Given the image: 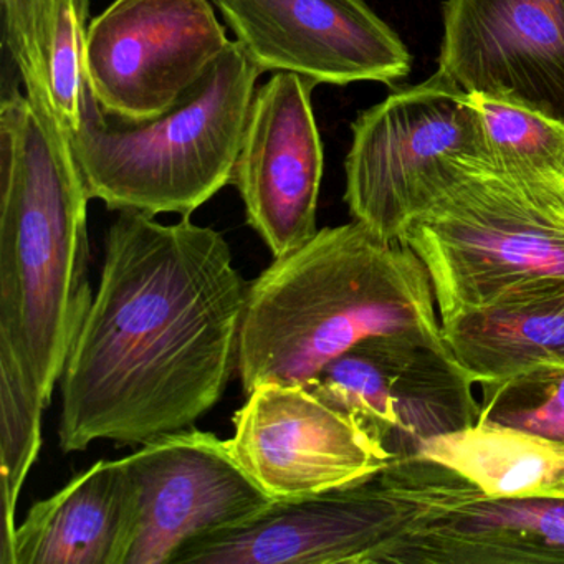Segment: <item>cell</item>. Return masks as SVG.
I'll use <instances>...</instances> for the list:
<instances>
[{
    "instance_id": "6da1fadb",
    "label": "cell",
    "mask_w": 564,
    "mask_h": 564,
    "mask_svg": "<svg viewBox=\"0 0 564 564\" xmlns=\"http://www.w3.org/2000/svg\"><path fill=\"white\" fill-rule=\"evenodd\" d=\"M249 289L213 227L121 210L61 379L62 451L193 427L237 371Z\"/></svg>"
},
{
    "instance_id": "7a4b0ae2",
    "label": "cell",
    "mask_w": 564,
    "mask_h": 564,
    "mask_svg": "<svg viewBox=\"0 0 564 564\" xmlns=\"http://www.w3.org/2000/svg\"><path fill=\"white\" fill-rule=\"evenodd\" d=\"M431 276L401 242L352 220L318 230L250 283L237 372L249 394L265 382L306 384L372 336L442 341Z\"/></svg>"
},
{
    "instance_id": "3957f363",
    "label": "cell",
    "mask_w": 564,
    "mask_h": 564,
    "mask_svg": "<svg viewBox=\"0 0 564 564\" xmlns=\"http://www.w3.org/2000/svg\"><path fill=\"white\" fill-rule=\"evenodd\" d=\"M88 200L67 131L12 88L0 105V341L47 405L94 300Z\"/></svg>"
},
{
    "instance_id": "277c9868",
    "label": "cell",
    "mask_w": 564,
    "mask_h": 564,
    "mask_svg": "<svg viewBox=\"0 0 564 564\" xmlns=\"http://www.w3.org/2000/svg\"><path fill=\"white\" fill-rule=\"evenodd\" d=\"M262 74L232 42L177 104L150 120L108 117L94 98L68 137L90 199L118 213L191 216L232 184Z\"/></svg>"
},
{
    "instance_id": "5b68a950",
    "label": "cell",
    "mask_w": 564,
    "mask_h": 564,
    "mask_svg": "<svg viewBox=\"0 0 564 564\" xmlns=\"http://www.w3.org/2000/svg\"><path fill=\"white\" fill-rule=\"evenodd\" d=\"M399 242L427 269L441 322L508 290L564 279V189L468 164Z\"/></svg>"
},
{
    "instance_id": "8992f818",
    "label": "cell",
    "mask_w": 564,
    "mask_h": 564,
    "mask_svg": "<svg viewBox=\"0 0 564 564\" xmlns=\"http://www.w3.org/2000/svg\"><path fill=\"white\" fill-rule=\"evenodd\" d=\"M351 131L346 204L352 219L392 242L468 164L488 160L470 94L441 72L362 111Z\"/></svg>"
},
{
    "instance_id": "52a82bcc",
    "label": "cell",
    "mask_w": 564,
    "mask_h": 564,
    "mask_svg": "<svg viewBox=\"0 0 564 564\" xmlns=\"http://www.w3.org/2000/svg\"><path fill=\"white\" fill-rule=\"evenodd\" d=\"M379 478L408 521L376 564L564 563V500L494 497L419 455L389 462Z\"/></svg>"
},
{
    "instance_id": "ba28073f",
    "label": "cell",
    "mask_w": 564,
    "mask_h": 564,
    "mask_svg": "<svg viewBox=\"0 0 564 564\" xmlns=\"http://www.w3.org/2000/svg\"><path fill=\"white\" fill-rule=\"evenodd\" d=\"M305 386L348 412L391 462L417 457L429 441L475 424L480 415L477 384L444 339L372 336Z\"/></svg>"
},
{
    "instance_id": "9c48e42d",
    "label": "cell",
    "mask_w": 564,
    "mask_h": 564,
    "mask_svg": "<svg viewBox=\"0 0 564 564\" xmlns=\"http://www.w3.org/2000/svg\"><path fill=\"white\" fill-rule=\"evenodd\" d=\"M131 510L120 564H173L186 544L237 527L273 498L213 432L161 435L123 457Z\"/></svg>"
},
{
    "instance_id": "30bf717a",
    "label": "cell",
    "mask_w": 564,
    "mask_h": 564,
    "mask_svg": "<svg viewBox=\"0 0 564 564\" xmlns=\"http://www.w3.org/2000/svg\"><path fill=\"white\" fill-rule=\"evenodd\" d=\"M230 44L209 0H115L88 28V84L108 117L150 120L177 104Z\"/></svg>"
},
{
    "instance_id": "8fae6325",
    "label": "cell",
    "mask_w": 564,
    "mask_h": 564,
    "mask_svg": "<svg viewBox=\"0 0 564 564\" xmlns=\"http://www.w3.org/2000/svg\"><path fill=\"white\" fill-rule=\"evenodd\" d=\"M230 445L273 500L365 484L391 462L348 412L305 384L252 389L234 415Z\"/></svg>"
},
{
    "instance_id": "7c38bea8",
    "label": "cell",
    "mask_w": 564,
    "mask_h": 564,
    "mask_svg": "<svg viewBox=\"0 0 564 564\" xmlns=\"http://www.w3.org/2000/svg\"><path fill=\"white\" fill-rule=\"evenodd\" d=\"M237 44L262 72L315 85L392 84L411 54L365 0H214Z\"/></svg>"
},
{
    "instance_id": "4fadbf2b",
    "label": "cell",
    "mask_w": 564,
    "mask_h": 564,
    "mask_svg": "<svg viewBox=\"0 0 564 564\" xmlns=\"http://www.w3.org/2000/svg\"><path fill=\"white\" fill-rule=\"evenodd\" d=\"M405 521V505L376 477L275 500L237 527L191 541L173 564H376Z\"/></svg>"
},
{
    "instance_id": "5bb4252c",
    "label": "cell",
    "mask_w": 564,
    "mask_h": 564,
    "mask_svg": "<svg viewBox=\"0 0 564 564\" xmlns=\"http://www.w3.org/2000/svg\"><path fill=\"white\" fill-rule=\"evenodd\" d=\"M437 72L564 124V0H447Z\"/></svg>"
},
{
    "instance_id": "9a60e30c",
    "label": "cell",
    "mask_w": 564,
    "mask_h": 564,
    "mask_svg": "<svg viewBox=\"0 0 564 564\" xmlns=\"http://www.w3.org/2000/svg\"><path fill=\"white\" fill-rule=\"evenodd\" d=\"M313 88L300 75L275 74L256 91L234 171L247 223L275 259L318 232L325 154Z\"/></svg>"
},
{
    "instance_id": "2e32d148",
    "label": "cell",
    "mask_w": 564,
    "mask_h": 564,
    "mask_svg": "<svg viewBox=\"0 0 564 564\" xmlns=\"http://www.w3.org/2000/svg\"><path fill=\"white\" fill-rule=\"evenodd\" d=\"M441 332L477 386L544 362H564V279L508 290L441 322Z\"/></svg>"
},
{
    "instance_id": "e0dca14e",
    "label": "cell",
    "mask_w": 564,
    "mask_h": 564,
    "mask_svg": "<svg viewBox=\"0 0 564 564\" xmlns=\"http://www.w3.org/2000/svg\"><path fill=\"white\" fill-rule=\"evenodd\" d=\"M130 510L123 458L98 460L29 510L14 564H120Z\"/></svg>"
},
{
    "instance_id": "ac0fdd59",
    "label": "cell",
    "mask_w": 564,
    "mask_h": 564,
    "mask_svg": "<svg viewBox=\"0 0 564 564\" xmlns=\"http://www.w3.org/2000/svg\"><path fill=\"white\" fill-rule=\"evenodd\" d=\"M6 45L28 97L68 137L94 100L87 77L90 0H2Z\"/></svg>"
},
{
    "instance_id": "d6986e66",
    "label": "cell",
    "mask_w": 564,
    "mask_h": 564,
    "mask_svg": "<svg viewBox=\"0 0 564 564\" xmlns=\"http://www.w3.org/2000/svg\"><path fill=\"white\" fill-rule=\"evenodd\" d=\"M419 457L457 471L494 497L564 500V444L477 421L438 435Z\"/></svg>"
},
{
    "instance_id": "ffe728a7",
    "label": "cell",
    "mask_w": 564,
    "mask_h": 564,
    "mask_svg": "<svg viewBox=\"0 0 564 564\" xmlns=\"http://www.w3.org/2000/svg\"><path fill=\"white\" fill-rule=\"evenodd\" d=\"M44 399L25 375L19 359L0 341V475H2V530L0 564H14L15 508L32 465L42 448Z\"/></svg>"
},
{
    "instance_id": "44dd1931",
    "label": "cell",
    "mask_w": 564,
    "mask_h": 564,
    "mask_svg": "<svg viewBox=\"0 0 564 564\" xmlns=\"http://www.w3.org/2000/svg\"><path fill=\"white\" fill-rule=\"evenodd\" d=\"M494 170L538 187L564 189V124L508 101L470 94Z\"/></svg>"
},
{
    "instance_id": "7402d4cb",
    "label": "cell",
    "mask_w": 564,
    "mask_h": 564,
    "mask_svg": "<svg viewBox=\"0 0 564 564\" xmlns=\"http://www.w3.org/2000/svg\"><path fill=\"white\" fill-rule=\"evenodd\" d=\"M478 386V421L564 444V362H544Z\"/></svg>"
}]
</instances>
